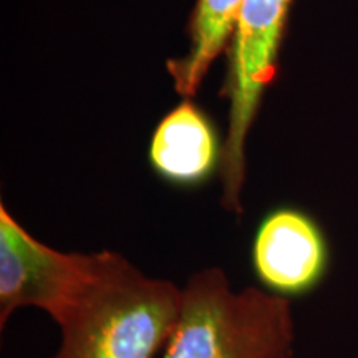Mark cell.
<instances>
[{"mask_svg": "<svg viewBox=\"0 0 358 358\" xmlns=\"http://www.w3.org/2000/svg\"><path fill=\"white\" fill-rule=\"evenodd\" d=\"M181 307V287L150 277L115 250H98V266L80 301L58 324L53 358H156Z\"/></svg>", "mask_w": 358, "mask_h": 358, "instance_id": "cell-1", "label": "cell"}, {"mask_svg": "<svg viewBox=\"0 0 358 358\" xmlns=\"http://www.w3.org/2000/svg\"><path fill=\"white\" fill-rule=\"evenodd\" d=\"M295 324L289 299L262 287L232 289L208 267L181 287V307L161 358H290Z\"/></svg>", "mask_w": 358, "mask_h": 358, "instance_id": "cell-2", "label": "cell"}, {"mask_svg": "<svg viewBox=\"0 0 358 358\" xmlns=\"http://www.w3.org/2000/svg\"><path fill=\"white\" fill-rule=\"evenodd\" d=\"M290 0H243L232 37L224 95L229 96V128L224 140L221 203L241 216V194L245 185V140L266 88L277 75V57Z\"/></svg>", "mask_w": 358, "mask_h": 358, "instance_id": "cell-3", "label": "cell"}, {"mask_svg": "<svg viewBox=\"0 0 358 358\" xmlns=\"http://www.w3.org/2000/svg\"><path fill=\"white\" fill-rule=\"evenodd\" d=\"M98 266L96 252H65L34 237L0 204V329L34 307L58 325L80 301Z\"/></svg>", "mask_w": 358, "mask_h": 358, "instance_id": "cell-4", "label": "cell"}, {"mask_svg": "<svg viewBox=\"0 0 358 358\" xmlns=\"http://www.w3.org/2000/svg\"><path fill=\"white\" fill-rule=\"evenodd\" d=\"M330 257L320 224L294 208L268 213L250 245V264L261 287L289 301L319 287L329 274Z\"/></svg>", "mask_w": 358, "mask_h": 358, "instance_id": "cell-5", "label": "cell"}, {"mask_svg": "<svg viewBox=\"0 0 358 358\" xmlns=\"http://www.w3.org/2000/svg\"><path fill=\"white\" fill-rule=\"evenodd\" d=\"M224 145L211 120L192 103H182L156 127L150 164L173 186L192 187L208 181L222 164Z\"/></svg>", "mask_w": 358, "mask_h": 358, "instance_id": "cell-6", "label": "cell"}, {"mask_svg": "<svg viewBox=\"0 0 358 358\" xmlns=\"http://www.w3.org/2000/svg\"><path fill=\"white\" fill-rule=\"evenodd\" d=\"M243 0H196L189 24V50L168 62L176 92L194 96L209 66L234 37Z\"/></svg>", "mask_w": 358, "mask_h": 358, "instance_id": "cell-7", "label": "cell"}]
</instances>
